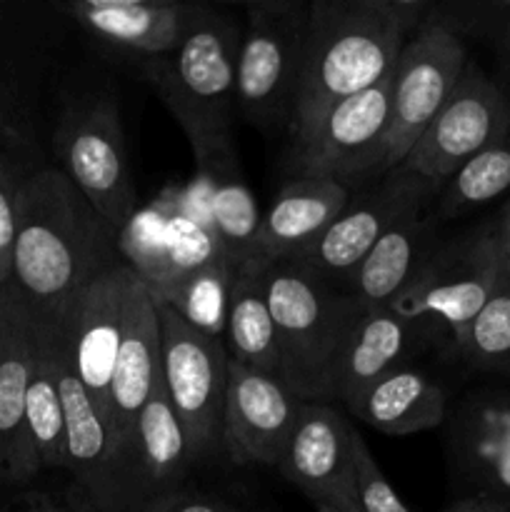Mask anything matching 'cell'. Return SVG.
I'll return each mask as SVG.
<instances>
[{
  "label": "cell",
  "mask_w": 510,
  "mask_h": 512,
  "mask_svg": "<svg viewBox=\"0 0 510 512\" xmlns=\"http://www.w3.org/2000/svg\"><path fill=\"white\" fill-rule=\"evenodd\" d=\"M120 263L118 233L63 170L25 175L10 288L35 318L58 315L80 288Z\"/></svg>",
  "instance_id": "1"
},
{
  "label": "cell",
  "mask_w": 510,
  "mask_h": 512,
  "mask_svg": "<svg viewBox=\"0 0 510 512\" xmlns=\"http://www.w3.org/2000/svg\"><path fill=\"white\" fill-rule=\"evenodd\" d=\"M408 38L393 0H310L303 73L290 113L293 143H303L340 100L383 83Z\"/></svg>",
  "instance_id": "2"
},
{
  "label": "cell",
  "mask_w": 510,
  "mask_h": 512,
  "mask_svg": "<svg viewBox=\"0 0 510 512\" xmlns=\"http://www.w3.org/2000/svg\"><path fill=\"white\" fill-rule=\"evenodd\" d=\"M240 28L228 13L193 5L178 48L140 60L145 80L193 148L198 170L233 163L235 63Z\"/></svg>",
  "instance_id": "3"
},
{
  "label": "cell",
  "mask_w": 510,
  "mask_h": 512,
  "mask_svg": "<svg viewBox=\"0 0 510 512\" xmlns=\"http://www.w3.org/2000/svg\"><path fill=\"white\" fill-rule=\"evenodd\" d=\"M263 283L278 330L283 383L303 403H328L335 360L365 308L290 260L265 268Z\"/></svg>",
  "instance_id": "4"
},
{
  "label": "cell",
  "mask_w": 510,
  "mask_h": 512,
  "mask_svg": "<svg viewBox=\"0 0 510 512\" xmlns=\"http://www.w3.org/2000/svg\"><path fill=\"white\" fill-rule=\"evenodd\" d=\"M310 3L263 0L245 5V30L240 33L235 63V108L253 125H290Z\"/></svg>",
  "instance_id": "5"
},
{
  "label": "cell",
  "mask_w": 510,
  "mask_h": 512,
  "mask_svg": "<svg viewBox=\"0 0 510 512\" xmlns=\"http://www.w3.org/2000/svg\"><path fill=\"white\" fill-rule=\"evenodd\" d=\"M500 280L498 225L485 223L435 245L390 308L410 325L440 320L455 340L485 308Z\"/></svg>",
  "instance_id": "6"
},
{
  "label": "cell",
  "mask_w": 510,
  "mask_h": 512,
  "mask_svg": "<svg viewBox=\"0 0 510 512\" xmlns=\"http://www.w3.org/2000/svg\"><path fill=\"white\" fill-rule=\"evenodd\" d=\"M60 170L88 203L120 233L138 210V193L128 168L125 133L113 98L88 95L65 108L55 130Z\"/></svg>",
  "instance_id": "7"
},
{
  "label": "cell",
  "mask_w": 510,
  "mask_h": 512,
  "mask_svg": "<svg viewBox=\"0 0 510 512\" xmlns=\"http://www.w3.org/2000/svg\"><path fill=\"white\" fill-rule=\"evenodd\" d=\"M470 55L460 38L425 20L410 35L390 75V118L383 143V175L398 168L453 95Z\"/></svg>",
  "instance_id": "8"
},
{
  "label": "cell",
  "mask_w": 510,
  "mask_h": 512,
  "mask_svg": "<svg viewBox=\"0 0 510 512\" xmlns=\"http://www.w3.org/2000/svg\"><path fill=\"white\" fill-rule=\"evenodd\" d=\"M163 388L190 440L195 460L220 450V423L228 390L230 355L225 340L190 328L158 303Z\"/></svg>",
  "instance_id": "9"
},
{
  "label": "cell",
  "mask_w": 510,
  "mask_h": 512,
  "mask_svg": "<svg viewBox=\"0 0 510 512\" xmlns=\"http://www.w3.org/2000/svg\"><path fill=\"white\" fill-rule=\"evenodd\" d=\"M135 283L138 275L128 265H115L98 275L93 283L80 288L58 310V315L45 320L53 328L55 343L68 358L75 378L108 423L110 383H113L115 358L123 343L125 313Z\"/></svg>",
  "instance_id": "10"
},
{
  "label": "cell",
  "mask_w": 510,
  "mask_h": 512,
  "mask_svg": "<svg viewBox=\"0 0 510 512\" xmlns=\"http://www.w3.org/2000/svg\"><path fill=\"white\" fill-rule=\"evenodd\" d=\"M438 185L418 178L410 170L395 168L378 185L350 195L343 213L328 225L318 240L290 258V263L300 265L315 278L335 285L353 275V270L363 263L375 243L393 228L405 215L420 210L425 203L438 198Z\"/></svg>",
  "instance_id": "11"
},
{
  "label": "cell",
  "mask_w": 510,
  "mask_h": 512,
  "mask_svg": "<svg viewBox=\"0 0 510 512\" xmlns=\"http://www.w3.org/2000/svg\"><path fill=\"white\" fill-rule=\"evenodd\" d=\"M510 128V103L478 63L468 60L448 103L398 168L443 188L475 153Z\"/></svg>",
  "instance_id": "12"
},
{
  "label": "cell",
  "mask_w": 510,
  "mask_h": 512,
  "mask_svg": "<svg viewBox=\"0 0 510 512\" xmlns=\"http://www.w3.org/2000/svg\"><path fill=\"white\" fill-rule=\"evenodd\" d=\"M393 75V73H390ZM390 75L383 83L340 100L295 145L298 175H320L353 188L383 175V143L390 118Z\"/></svg>",
  "instance_id": "13"
},
{
  "label": "cell",
  "mask_w": 510,
  "mask_h": 512,
  "mask_svg": "<svg viewBox=\"0 0 510 512\" xmlns=\"http://www.w3.org/2000/svg\"><path fill=\"white\" fill-rule=\"evenodd\" d=\"M50 340H53L55 373H58L65 413V468L73 473L78 493L95 510L130 512L123 455H120L115 430L75 378L68 358L55 343L53 328H50Z\"/></svg>",
  "instance_id": "14"
},
{
  "label": "cell",
  "mask_w": 510,
  "mask_h": 512,
  "mask_svg": "<svg viewBox=\"0 0 510 512\" xmlns=\"http://www.w3.org/2000/svg\"><path fill=\"white\" fill-rule=\"evenodd\" d=\"M360 433L330 403H303L285 443L278 470L313 505L335 503L358 508L355 450Z\"/></svg>",
  "instance_id": "15"
},
{
  "label": "cell",
  "mask_w": 510,
  "mask_h": 512,
  "mask_svg": "<svg viewBox=\"0 0 510 512\" xmlns=\"http://www.w3.org/2000/svg\"><path fill=\"white\" fill-rule=\"evenodd\" d=\"M303 400L280 378L230 360L220 450L235 465L278 468Z\"/></svg>",
  "instance_id": "16"
},
{
  "label": "cell",
  "mask_w": 510,
  "mask_h": 512,
  "mask_svg": "<svg viewBox=\"0 0 510 512\" xmlns=\"http://www.w3.org/2000/svg\"><path fill=\"white\" fill-rule=\"evenodd\" d=\"M160 385H163V348H160L158 305L138 278L128 300L123 343L115 358L113 383H110V425L118 438L123 468L125 450L133 438L138 415Z\"/></svg>",
  "instance_id": "17"
},
{
  "label": "cell",
  "mask_w": 510,
  "mask_h": 512,
  "mask_svg": "<svg viewBox=\"0 0 510 512\" xmlns=\"http://www.w3.org/2000/svg\"><path fill=\"white\" fill-rule=\"evenodd\" d=\"M195 453L190 440L160 385L138 415L133 438L125 450L128 510L138 512L150 500L183 488Z\"/></svg>",
  "instance_id": "18"
},
{
  "label": "cell",
  "mask_w": 510,
  "mask_h": 512,
  "mask_svg": "<svg viewBox=\"0 0 510 512\" xmlns=\"http://www.w3.org/2000/svg\"><path fill=\"white\" fill-rule=\"evenodd\" d=\"M348 200L350 190L335 180L295 175L263 215L258 243L248 265L270 268L298 255L328 230Z\"/></svg>",
  "instance_id": "19"
},
{
  "label": "cell",
  "mask_w": 510,
  "mask_h": 512,
  "mask_svg": "<svg viewBox=\"0 0 510 512\" xmlns=\"http://www.w3.org/2000/svg\"><path fill=\"white\" fill-rule=\"evenodd\" d=\"M63 13L93 38L128 50L140 60H150L163 58L178 48L193 5L173 0H78L65 3Z\"/></svg>",
  "instance_id": "20"
},
{
  "label": "cell",
  "mask_w": 510,
  "mask_h": 512,
  "mask_svg": "<svg viewBox=\"0 0 510 512\" xmlns=\"http://www.w3.org/2000/svg\"><path fill=\"white\" fill-rule=\"evenodd\" d=\"M35 318L13 290L10 338L0 358V483H28L40 473L25 423V390L33 373Z\"/></svg>",
  "instance_id": "21"
},
{
  "label": "cell",
  "mask_w": 510,
  "mask_h": 512,
  "mask_svg": "<svg viewBox=\"0 0 510 512\" xmlns=\"http://www.w3.org/2000/svg\"><path fill=\"white\" fill-rule=\"evenodd\" d=\"M433 230L435 218H423V208L398 220L345 280V293L353 295L365 310L390 308L408 288L420 263L438 245Z\"/></svg>",
  "instance_id": "22"
},
{
  "label": "cell",
  "mask_w": 510,
  "mask_h": 512,
  "mask_svg": "<svg viewBox=\"0 0 510 512\" xmlns=\"http://www.w3.org/2000/svg\"><path fill=\"white\" fill-rule=\"evenodd\" d=\"M410 323L393 308H368L355 320L330 375L328 403L348 408L363 390L403 365Z\"/></svg>",
  "instance_id": "23"
},
{
  "label": "cell",
  "mask_w": 510,
  "mask_h": 512,
  "mask_svg": "<svg viewBox=\"0 0 510 512\" xmlns=\"http://www.w3.org/2000/svg\"><path fill=\"white\" fill-rule=\"evenodd\" d=\"M443 388L433 378L410 365H398L348 405V413L360 423L385 435H415L438 428L445 420Z\"/></svg>",
  "instance_id": "24"
},
{
  "label": "cell",
  "mask_w": 510,
  "mask_h": 512,
  "mask_svg": "<svg viewBox=\"0 0 510 512\" xmlns=\"http://www.w3.org/2000/svg\"><path fill=\"white\" fill-rule=\"evenodd\" d=\"M265 268L245 265L235 273L225 348L233 363L283 380V360L275 320L265 298Z\"/></svg>",
  "instance_id": "25"
},
{
  "label": "cell",
  "mask_w": 510,
  "mask_h": 512,
  "mask_svg": "<svg viewBox=\"0 0 510 512\" xmlns=\"http://www.w3.org/2000/svg\"><path fill=\"white\" fill-rule=\"evenodd\" d=\"M25 423L40 470L65 468V413L58 373H55L53 340H50L48 323L38 318H35L33 373L25 390Z\"/></svg>",
  "instance_id": "26"
},
{
  "label": "cell",
  "mask_w": 510,
  "mask_h": 512,
  "mask_svg": "<svg viewBox=\"0 0 510 512\" xmlns=\"http://www.w3.org/2000/svg\"><path fill=\"white\" fill-rule=\"evenodd\" d=\"M460 440L478 493L510 500V395L475 403L465 415Z\"/></svg>",
  "instance_id": "27"
},
{
  "label": "cell",
  "mask_w": 510,
  "mask_h": 512,
  "mask_svg": "<svg viewBox=\"0 0 510 512\" xmlns=\"http://www.w3.org/2000/svg\"><path fill=\"white\" fill-rule=\"evenodd\" d=\"M208 178V213L210 228L215 230L223 248L225 258L235 270L245 268L253 258L255 243H258L263 213L258 210V200L250 193L248 185L238 175L233 163L218 165L200 173Z\"/></svg>",
  "instance_id": "28"
},
{
  "label": "cell",
  "mask_w": 510,
  "mask_h": 512,
  "mask_svg": "<svg viewBox=\"0 0 510 512\" xmlns=\"http://www.w3.org/2000/svg\"><path fill=\"white\" fill-rule=\"evenodd\" d=\"M238 270L220 258L205 268L185 273L170 280L168 285L158 288L153 295L158 303L168 305L183 323L210 338L225 340V325H228L230 295Z\"/></svg>",
  "instance_id": "29"
},
{
  "label": "cell",
  "mask_w": 510,
  "mask_h": 512,
  "mask_svg": "<svg viewBox=\"0 0 510 512\" xmlns=\"http://www.w3.org/2000/svg\"><path fill=\"white\" fill-rule=\"evenodd\" d=\"M428 20L463 43L475 40L490 50L495 65L490 80L510 103V0H443L433 3Z\"/></svg>",
  "instance_id": "30"
},
{
  "label": "cell",
  "mask_w": 510,
  "mask_h": 512,
  "mask_svg": "<svg viewBox=\"0 0 510 512\" xmlns=\"http://www.w3.org/2000/svg\"><path fill=\"white\" fill-rule=\"evenodd\" d=\"M510 190V128L475 153L438 193L435 220H453L458 215L488 205Z\"/></svg>",
  "instance_id": "31"
},
{
  "label": "cell",
  "mask_w": 510,
  "mask_h": 512,
  "mask_svg": "<svg viewBox=\"0 0 510 512\" xmlns=\"http://www.w3.org/2000/svg\"><path fill=\"white\" fill-rule=\"evenodd\" d=\"M175 200V198H173ZM173 200L158 198L135 210L118 233V253L123 263L153 293L168 280V223Z\"/></svg>",
  "instance_id": "32"
},
{
  "label": "cell",
  "mask_w": 510,
  "mask_h": 512,
  "mask_svg": "<svg viewBox=\"0 0 510 512\" xmlns=\"http://www.w3.org/2000/svg\"><path fill=\"white\" fill-rule=\"evenodd\" d=\"M453 345L473 368L510 375V280L505 275L485 308Z\"/></svg>",
  "instance_id": "33"
},
{
  "label": "cell",
  "mask_w": 510,
  "mask_h": 512,
  "mask_svg": "<svg viewBox=\"0 0 510 512\" xmlns=\"http://www.w3.org/2000/svg\"><path fill=\"white\" fill-rule=\"evenodd\" d=\"M220 258H225V253L223 248H220L218 235L210 228V220L195 218V215L190 213L188 205H185L183 200L175 198L168 223L170 273L163 285L180 278V275L205 268V265L215 263V260ZM163 285H160V288H163Z\"/></svg>",
  "instance_id": "34"
},
{
  "label": "cell",
  "mask_w": 510,
  "mask_h": 512,
  "mask_svg": "<svg viewBox=\"0 0 510 512\" xmlns=\"http://www.w3.org/2000/svg\"><path fill=\"white\" fill-rule=\"evenodd\" d=\"M355 500L360 512H413L395 493L363 438L355 450Z\"/></svg>",
  "instance_id": "35"
},
{
  "label": "cell",
  "mask_w": 510,
  "mask_h": 512,
  "mask_svg": "<svg viewBox=\"0 0 510 512\" xmlns=\"http://www.w3.org/2000/svg\"><path fill=\"white\" fill-rule=\"evenodd\" d=\"M25 175L18 173L5 145H0V285H10L13 270L15 228H18V203Z\"/></svg>",
  "instance_id": "36"
},
{
  "label": "cell",
  "mask_w": 510,
  "mask_h": 512,
  "mask_svg": "<svg viewBox=\"0 0 510 512\" xmlns=\"http://www.w3.org/2000/svg\"><path fill=\"white\" fill-rule=\"evenodd\" d=\"M138 512H240L233 505L223 503L218 498H210V495L193 493V490H173V493H165L160 498L150 500L148 505H143Z\"/></svg>",
  "instance_id": "37"
},
{
  "label": "cell",
  "mask_w": 510,
  "mask_h": 512,
  "mask_svg": "<svg viewBox=\"0 0 510 512\" xmlns=\"http://www.w3.org/2000/svg\"><path fill=\"white\" fill-rule=\"evenodd\" d=\"M0 512H98L83 495L78 498H58L50 493H25L3 505Z\"/></svg>",
  "instance_id": "38"
},
{
  "label": "cell",
  "mask_w": 510,
  "mask_h": 512,
  "mask_svg": "<svg viewBox=\"0 0 510 512\" xmlns=\"http://www.w3.org/2000/svg\"><path fill=\"white\" fill-rule=\"evenodd\" d=\"M445 512H510V500L490 498V495H470V498L458 500Z\"/></svg>",
  "instance_id": "39"
},
{
  "label": "cell",
  "mask_w": 510,
  "mask_h": 512,
  "mask_svg": "<svg viewBox=\"0 0 510 512\" xmlns=\"http://www.w3.org/2000/svg\"><path fill=\"white\" fill-rule=\"evenodd\" d=\"M498 225V248H500V265H503V275L510 280V198L505 203L503 213L495 220Z\"/></svg>",
  "instance_id": "40"
},
{
  "label": "cell",
  "mask_w": 510,
  "mask_h": 512,
  "mask_svg": "<svg viewBox=\"0 0 510 512\" xmlns=\"http://www.w3.org/2000/svg\"><path fill=\"white\" fill-rule=\"evenodd\" d=\"M10 318H13V288L0 285V358L10 338Z\"/></svg>",
  "instance_id": "41"
},
{
  "label": "cell",
  "mask_w": 510,
  "mask_h": 512,
  "mask_svg": "<svg viewBox=\"0 0 510 512\" xmlns=\"http://www.w3.org/2000/svg\"><path fill=\"white\" fill-rule=\"evenodd\" d=\"M8 143H18V138H15V133L8 128L3 115H0V145H8Z\"/></svg>",
  "instance_id": "42"
},
{
  "label": "cell",
  "mask_w": 510,
  "mask_h": 512,
  "mask_svg": "<svg viewBox=\"0 0 510 512\" xmlns=\"http://www.w3.org/2000/svg\"><path fill=\"white\" fill-rule=\"evenodd\" d=\"M318 512H360L358 508H350V505H335V503H318L315 505Z\"/></svg>",
  "instance_id": "43"
}]
</instances>
